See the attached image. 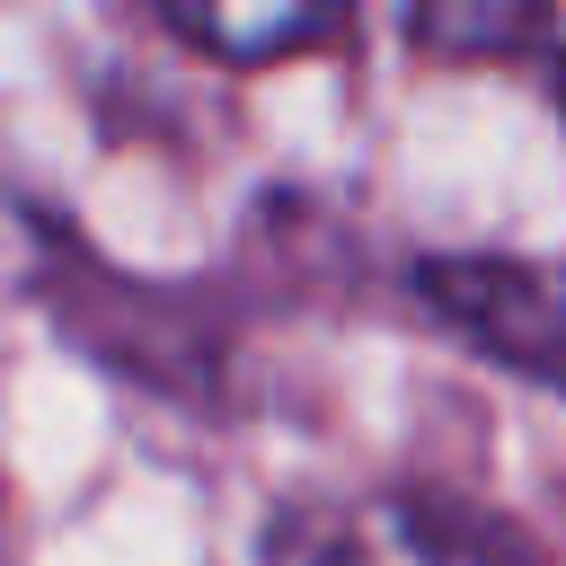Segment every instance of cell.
<instances>
[{"instance_id":"6da1fadb","label":"cell","mask_w":566,"mask_h":566,"mask_svg":"<svg viewBox=\"0 0 566 566\" xmlns=\"http://www.w3.org/2000/svg\"><path fill=\"white\" fill-rule=\"evenodd\" d=\"M433 292H442L451 318L478 327L495 354L557 371V345H566V292H557L548 274H522V265H433Z\"/></svg>"},{"instance_id":"7a4b0ae2","label":"cell","mask_w":566,"mask_h":566,"mask_svg":"<svg viewBox=\"0 0 566 566\" xmlns=\"http://www.w3.org/2000/svg\"><path fill=\"white\" fill-rule=\"evenodd\" d=\"M301 566H513V557L433 504H354L310 539Z\"/></svg>"},{"instance_id":"277c9868","label":"cell","mask_w":566,"mask_h":566,"mask_svg":"<svg viewBox=\"0 0 566 566\" xmlns=\"http://www.w3.org/2000/svg\"><path fill=\"white\" fill-rule=\"evenodd\" d=\"M186 44H203V53H230V62H256V53H283L310 18H318V0H150Z\"/></svg>"},{"instance_id":"3957f363","label":"cell","mask_w":566,"mask_h":566,"mask_svg":"<svg viewBox=\"0 0 566 566\" xmlns=\"http://www.w3.org/2000/svg\"><path fill=\"white\" fill-rule=\"evenodd\" d=\"M416 44L460 62H539L566 80V0H407Z\"/></svg>"}]
</instances>
